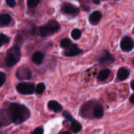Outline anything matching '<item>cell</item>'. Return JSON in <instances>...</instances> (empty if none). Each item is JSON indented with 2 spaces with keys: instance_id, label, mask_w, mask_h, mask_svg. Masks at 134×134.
<instances>
[{
  "instance_id": "cell-5",
  "label": "cell",
  "mask_w": 134,
  "mask_h": 134,
  "mask_svg": "<svg viewBox=\"0 0 134 134\" xmlns=\"http://www.w3.org/2000/svg\"><path fill=\"white\" fill-rule=\"evenodd\" d=\"M16 76L17 78L21 81H26L31 79L32 71L30 69L25 66H22L17 69L16 72Z\"/></svg>"
},
{
  "instance_id": "cell-6",
  "label": "cell",
  "mask_w": 134,
  "mask_h": 134,
  "mask_svg": "<svg viewBox=\"0 0 134 134\" xmlns=\"http://www.w3.org/2000/svg\"><path fill=\"white\" fill-rule=\"evenodd\" d=\"M134 44L132 39L130 37H125L120 42L121 49L124 52H130L133 48Z\"/></svg>"
},
{
  "instance_id": "cell-21",
  "label": "cell",
  "mask_w": 134,
  "mask_h": 134,
  "mask_svg": "<svg viewBox=\"0 0 134 134\" xmlns=\"http://www.w3.org/2000/svg\"><path fill=\"white\" fill-rule=\"evenodd\" d=\"M9 41H10V39L7 36L3 34H0V47L3 45L4 44H7V43H9Z\"/></svg>"
},
{
  "instance_id": "cell-3",
  "label": "cell",
  "mask_w": 134,
  "mask_h": 134,
  "mask_svg": "<svg viewBox=\"0 0 134 134\" xmlns=\"http://www.w3.org/2000/svg\"><path fill=\"white\" fill-rule=\"evenodd\" d=\"M39 31L42 37H47L56 32L59 29V24L56 21L50 20L45 25L39 27Z\"/></svg>"
},
{
  "instance_id": "cell-15",
  "label": "cell",
  "mask_w": 134,
  "mask_h": 134,
  "mask_svg": "<svg viewBox=\"0 0 134 134\" xmlns=\"http://www.w3.org/2000/svg\"><path fill=\"white\" fill-rule=\"evenodd\" d=\"M110 70L108 69H105L101 70V71L99 73L98 75H97V79L99 80L100 81H104L109 77L110 75Z\"/></svg>"
},
{
  "instance_id": "cell-14",
  "label": "cell",
  "mask_w": 134,
  "mask_h": 134,
  "mask_svg": "<svg viewBox=\"0 0 134 134\" xmlns=\"http://www.w3.org/2000/svg\"><path fill=\"white\" fill-rule=\"evenodd\" d=\"M43 60V54L39 51H37L33 54L32 61L35 64H40L42 63Z\"/></svg>"
},
{
  "instance_id": "cell-13",
  "label": "cell",
  "mask_w": 134,
  "mask_h": 134,
  "mask_svg": "<svg viewBox=\"0 0 134 134\" xmlns=\"http://www.w3.org/2000/svg\"><path fill=\"white\" fill-rule=\"evenodd\" d=\"M103 107L101 104H97L93 110V116L96 118H101L103 116Z\"/></svg>"
},
{
  "instance_id": "cell-11",
  "label": "cell",
  "mask_w": 134,
  "mask_h": 134,
  "mask_svg": "<svg viewBox=\"0 0 134 134\" xmlns=\"http://www.w3.org/2000/svg\"><path fill=\"white\" fill-rule=\"evenodd\" d=\"M47 106H48V107L50 109L52 110L55 113L60 112L63 109V107H62L61 105L59 102H56V101H50V102H49Z\"/></svg>"
},
{
  "instance_id": "cell-1",
  "label": "cell",
  "mask_w": 134,
  "mask_h": 134,
  "mask_svg": "<svg viewBox=\"0 0 134 134\" xmlns=\"http://www.w3.org/2000/svg\"><path fill=\"white\" fill-rule=\"evenodd\" d=\"M8 113L12 122L16 124H20L29 119L30 113L28 109L23 105L12 103L9 105Z\"/></svg>"
},
{
  "instance_id": "cell-16",
  "label": "cell",
  "mask_w": 134,
  "mask_h": 134,
  "mask_svg": "<svg viewBox=\"0 0 134 134\" xmlns=\"http://www.w3.org/2000/svg\"><path fill=\"white\" fill-rule=\"evenodd\" d=\"M11 16L8 14H2L0 15V24L2 26H6L11 22Z\"/></svg>"
},
{
  "instance_id": "cell-18",
  "label": "cell",
  "mask_w": 134,
  "mask_h": 134,
  "mask_svg": "<svg viewBox=\"0 0 134 134\" xmlns=\"http://www.w3.org/2000/svg\"><path fill=\"white\" fill-rule=\"evenodd\" d=\"M71 44H72V41H71L70 39H68V38H64V39H62V40L60 41V45L62 48H68V47H70Z\"/></svg>"
},
{
  "instance_id": "cell-9",
  "label": "cell",
  "mask_w": 134,
  "mask_h": 134,
  "mask_svg": "<svg viewBox=\"0 0 134 134\" xmlns=\"http://www.w3.org/2000/svg\"><path fill=\"white\" fill-rule=\"evenodd\" d=\"M114 61V58H113V56L110 54L109 52H108L107 51H104L103 54L101 55V56L99 58V62L101 64H109V63H111L112 62Z\"/></svg>"
},
{
  "instance_id": "cell-29",
  "label": "cell",
  "mask_w": 134,
  "mask_h": 134,
  "mask_svg": "<svg viewBox=\"0 0 134 134\" xmlns=\"http://www.w3.org/2000/svg\"><path fill=\"white\" fill-rule=\"evenodd\" d=\"M93 3H94L97 4V5L100 3V0H93Z\"/></svg>"
},
{
  "instance_id": "cell-20",
  "label": "cell",
  "mask_w": 134,
  "mask_h": 134,
  "mask_svg": "<svg viewBox=\"0 0 134 134\" xmlns=\"http://www.w3.org/2000/svg\"><path fill=\"white\" fill-rule=\"evenodd\" d=\"M71 35H72V37L74 39L77 40V39H80V37H81V32L78 29H74V30H72V33H71Z\"/></svg>"
},
{
  "instance_id": "cell-27",
  "label": "cell",
  "mask_w": 134,
  "mask_h": 134,
  "mask_svg": "<svg viewBox=\"0 0 134 134\" xmlns=\"http://www.w3.org/2000/svg\"><path fill=\"white\" fill-rule=\"evenodd\" d=\"M130 102H131V103H133V104H134V94L131 96V97H130Z\"/></svg>"
},
{
  "instance_id": "cell-12",
  "label": "cell",
  "mask_w": 134,
  "mask_h": 134,
  "mask_svg": "<svg viewBox=\"0 0 134 134\" xmlns=\"http://www.w3.org/2000/svg\"><path fill=\"white\" fill-rule=\"evenodd\" d=\"M130 76V71L125 68H120L117 73V77L120 81H124Z\"/></svg>"
},
{
  "instance_id": "cell-17",
  "label": "cell",
  "mask_w": 134,
  "mask_h": 134,
  "mask_svg": "<svg viewBox=\"0 0 134 134\" xmlns=\"http://www.w3.org/2000/svg\"><path fill=\"white\" fill-rule=\"evenodd\" d=\"M71 130L74 133H78L81 130V125L76 120H73L70 126Z\"/></svg>"
},
{
  "instance_id": "cell-4",
  "label": "cell",
  "mask_w": 134,
  "mask_h": 134,
  "mask_svg": "<svg viewBox=\"0 0 134 134\" xmlns=\"http://www.w3.org/2000/svg\"><path fill=\"white\" fill-rule=\"evenodd\" d=\"M16 90L20 94H24V95H29L34 93L35 90V86L33 84L26 83V82H22L17 85Z\"/></svg>"
},
{
  "instance_id": "cell-25",
  "label": "cell",
  "mask_w": 134,
  "mask_h": 134,
  "mask_svg": "<svg viewBox=\"0 0 134 134\" xmlns=\"http://www.w3.org/2000/svg\"><path fill=\"white\" fill-rule=\"evenodd\" d=\"M34 134H43V129L42 127H39V128H35L32 132Z\"/></svg>"
},
{
  "instance_id": "cell-23",
  "label": "cell",
  "mask_w": 134,
  "mask_h": 134,
  "mask_svg": "<svg viewBox=\"0 0 134 134\" xmlns=\"http://www.w3.org/2000/svg\"><path fill=\"white\" fill-rule=\"evenodd\" d=\"M63 115V116H64V117L66 119V120H68V121L72 122L73 120H74L73 116H72V115H71L68 112V111H64Z\"/></svg>"
},
{
  "instance_id": "cell-30",
  "label": "cell",
  "mask_w": 134,
  "mask_h": 134,
  "mask_svg": "<svg viewBox=\"0 0 134 134\" xmlns=\"http://www.w3.org/2000/svg\"><path fill=\"white\" fill-rule=\"evenodd\" d=\"M133 64H134V60H133Z\"/></svg>"
},
{
  "instance_id": "cell-26",
  "label": "cell",
  "mask_w": 134,
  "mask_h": 134,
  "mask_svg": "<svg viewBox=\"0 0 134 134\" xmlns=\"http://www.w3.org/2000/svg\"><path fill=\"white\" fill-rule=\"evenodd\" d=\"M6 2L7 5L11 7H14L16 5L15 0H6Z\"/></svg>"
},
{
  "instance_id": "cell-22",
  "label": "cell",
  "mask_w": 134,
  "mask_h": 134,
  "mask_svg": "<svg viewBox=\"0 0 134 134\" xmlns=\"http://www.w3.org/2000/svg\"><path fill=\"white\" fill-rule=\"evenodd\" d=\"M40 0H28V5L30 7H35L38 6Z\"/></svg>"
},
{
  "instance_id": "cell-19",
  "label": "cell",
  "mask_w": 134,
  "mask_h": 134,
  "mask_svg": "<svg viewBox=\"0 0 134 134\" xmlns=\"http://www.w3.org/2000/svg\"><path fill=\"white\" fill-rule=\"evenodd\" d=\"M45 90V85L44 83L38 84L35 88V93L38 94H42Z\"/></svg>"
},
{
  "instance_id": "cell-2",
  "label": "cell",
  "mask_w": 134,
  "mask_h": 134,
  "mask_svg": "<svg viewBox=\"0 0 134 134\" xmlns=\"http://www.w3.org/2000/svg\"><path fill=\"white\" fill-rule=\"evenodd\" d=\"M20 58V50L18 46H14L8 51L6 56V64L8 67L14 66Z\"/></svg>"
},
{
  "instance_id": "cell-10",
  "label": "cell",
  "mask_w": 134,
  "mask_h": 134,
  "mask_svg": "<svg viewBox=\"0 0 134 134\" xmlns=\"http://www.w3.org/2000/svg\"><path fill=\"white\" fill-rule=\"evenodd\" d=\"M102 14L99 11H94L90 14L89 17V21L91 25H96L101 20Z\"/></svg>"
},
{
  "instance_id": "cell-24",
  "label": "cell",
  "mask_w": 134,
  "mask_h": 134,
  "mask_svg": "<svg viewBox=\"0 0 134 134\" xmlns=\"http://www.w3.org/2000/svg\"><path fill=\"white\" fill-rule=\"evenodd\" d=\"M6 81V75L3 72H0V87L5 83Z\"/></svg>"
},
{
  "instance_id": "cell-28",
  "label": "cell",
  "mask_w": 134,
  "mask_h": 134,
  "mask_svg": "<svg viewBox=\"0 0 134 134\" xmlns=\"http://www.w3.org/2000/svg\"><path fill=\"white\" fill-rule=\"evenodd\" d=\"M130 86H131V89H132V90L134 91V80L131 81V84H130Z\"/></svg>"
},
{
  "instance_id": "cell-8",
  "label": "cell",
  "mask_w": 134,
  "mask_h": 134,
  "mask_svg": "<svg viewBox=\"0 0 134 134\" xmlns=\"http://www.w3.org/2000/svg\"><path fill=\"white\" fill-rule=\"evenodd\" d=\"M81 52H82V51L78 48L77 44H71L70 47L66 48V49L64 51V55L68 57H72V56H78Z\"/></svg>"
},
{
  "instance_id": "cell-7",
  "label": "cell",
  "mask_w": 134,
  "mask_h": 134,
  "mask_svg": "<svg viewBox=\"0 0 134 134\" xmlns=\"http://www.w3.org/2000/svg\"><path fill=\"white\" fill-rule=\"evenodd\" d=\"M61 10L63 13L68 14H76L80 12V9L70 3H64L61 7Z\"/></svg>"
}]
</instances>
